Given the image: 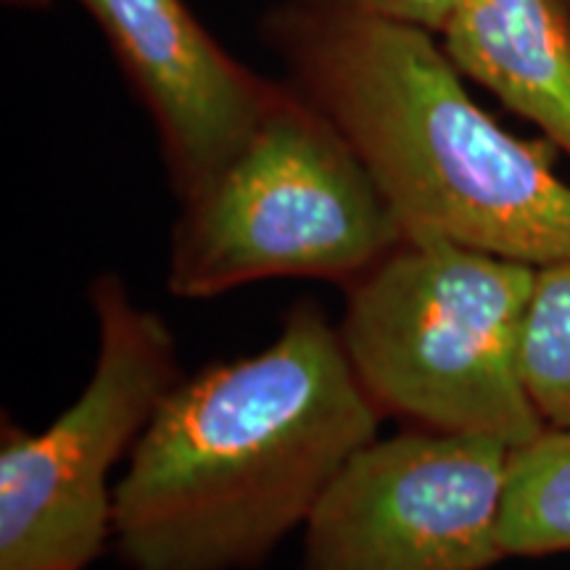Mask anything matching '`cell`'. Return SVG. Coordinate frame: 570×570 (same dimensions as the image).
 Returning <instances> with one entry per match:
<instances>
[{"label": "cell", "mask_w": 570, "mask_h": 570, "mask_svg": "<svg viewBox=\"0 0 570 570\" xmlns=\"http://www.w3.org/2000/svg\"><path fill=\"white\" fill-rule=\"evenodd\" d=\"M404 235L341 132L283 82L240 151L180 202L167 288L185 302L277 277L344 288Z\"/></svg>", "instance_id": "obj_4"}, {"label": "cell", "mask_w": 570, "mask_h": 570, "mask_svg": "<svg viewBox=\"0 0 570 570\" xmlns=\"http://www.w3.org/2000/svg\"><path fill=\"white\" fill-rule=\"evenodd\" d=\"M523 377L547 428H570V256L537 267L523 327Z\"/></svg>", "instance_id": "obj_10"}, {"label": "cell", "mask_w": 570, "mask_h": 570, "mask_svg": "<svg viewBox=\"0 0 570 570\" xmlns=\"http://www.w3.org/2000/svg\"><path fill=\"white\" fill-rule=\"evenodd\" d=\"M96 360L51 425L3 417L0 570H88L111 541L117 462L180 381L177 341L117 273L90 281Z\"/></svg>", "instance_id": "obj_5"}, {"label": "cell", "mask_w": 570, "mask_h": 570, "mask_svg": "<svg viewBox=\"0 0 570 570\" xmlns=\"http://www.w3.org/2000/svg\"><path fill=\"white\" fill-rule=\"evenodd\" d=\"M510 446L402 428L341 468L304 523V570H489Z\"/></svg>", "instance_id": "obj_6"}, {"label": "cell", "mask_w": 570, "mask_h": 570, "mask_svg": "<svg viewBox=\"0 0 570 570\" xmlns=\"http://www.w3.org/2000/svg\"><path fill=\"white\" fill-rule=\"evenodd\" d=\"M381 423L338 325L302 298L267 348L167 391L114 489V547L127 570L262 566Z\"/></svg>", "instance_id": "obj_1"}, {"label": "cell", "mask_w": 570, "mask_h": 570, "mask_svg": "<svg viewBox=\"0 0 570 570\" xmlns=\"http://www.w3.org/2000/svg\"><path fill=\"white\" fill-rule=\"evenodd\" d=\"M441 46L570 159V0H458Z\"/></svg>", "instance_id": "obj_8"}, {"label": "cell", "mask_w": 570, "mask_h": 570, "mask_svg": "<svg viewBox=\"0 0 570 570\" xmlns=\"http://www.w3.org/2000/svg\"><path fill=\"white\" fill-rule=\"evenodd\" d=\"M317 3L399 21V24L420 27V30L439 35L444 30L446 19L452 17L458 0H317Z\"/></svg>", "instance_id": "obj_11"}, {"label": "cell", "mask_w": 570, "mask_h": 570, "mask_svg": "<svg viewBox=\"0 0 570 570\" xmlns=\"http://www.w3.org/2000/svg\"><path fill=\"white\" fill-rule=\"evenodd\" d=\"M502 550L504 558L570 552V428H544L510 452Z\"/></svg>", "instance_id": "obj_9"}, {"label": "cell", "mask_w": 570, "mask_h": 570, "mask_svg": "<svg viewBox=\"0 0 570 570\" xmlns=\"http://www.w3.org/2000/svg\"><path fill=\"white\" fill-rule=\"evenodd\" d=\"M439 35L317 0H285L265 40L285 82L341 132L407 235L525 265L570 256V185L550 140L475 104Z\"/></svg>", "instance_id": "obj_2"}, {"label": "cell", "mask_w": 570, "mask_h": 570, "mask_svg": "<svg viewBox=\"0 0 570 570\" xmlns=\"http://www.w3.org/2000/svg\"><path fill=\"white\" fill-rule=\"evenodd\" d=\"M77 3L146 106L177 198L194 196L252 138L283 82L233 59L185 0Z\"/></svg>", "instance_id": "obj_7"}, {"label": "cell", "mask_w": 570, "mask_h": 570, "mask_svg": "<svg viewBox=\"0 0 570 570\" xmlns=\"http://www.w3.org/2000/svg\"><path fill=\"white\" fill-rule=\"evenodd\" d=\"M537 267L404 235L344 285L341 346L383 420L518 449L544 431L523 377Z\"/></svg>", "instance_id": "obj_3"}]
</instances>
